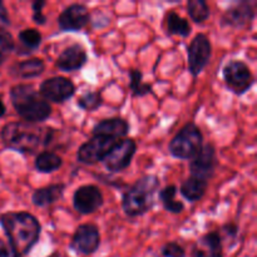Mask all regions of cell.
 <instances>
[{"instance_id": "obj_1", "label": "cell", "mask_w": 257, "mask_h": 257, "mask_svg": "<svg viewBox=\"0 0 257 257\" xmlns=\"http://www.w3.org/2000/svg\"><path fill=\"white\" fill-rule=\"evenodd\" d=\"M0 226L8 243L22 257L28 256L39 242L42 225L33 213L27 211H9L0 215Z\"/></svg>"}, {"instance_id": "obj_2", "label": "cell", "mask_w": 257, "mask_h": 257, "mask_svg": "<svg viewBox=\"0 0 257 257\" xmlns=\"http://www.w3.org/2000/svg\"><path fill=\"white\" fill-rule=\"evenodd\" d=\"M55 131L24 120L9 122L0 130V141L5 148L20 155H34L40 146L47 147Z\"/></svg>"}, {"instance_id": "obj_3", "label": "cell", "mask_w": 257, "mask_h": 257, "mask_svg": "<svg viewBox=\"0 0 257 257\" xmlns=\"http://www.w3.org/2000/svg\"><path fill=\"white\" fill-rule=\"evenodd\" d=\"M9 95L13 108L24 122L38 124L52 115V105L40 97L33 84L19 83L13 85Z\"/></svg>"}, {"instance_id": "obj_4", "label": "cell", "mask_w": 257, "mask_h": 257, "mask_svg": "<svg viewBox=\"0 0 257 257\" xmlns=\"http://www.w3.org/2000/svg\"><path fill=\"white\" fill-rule=\"evenodd\" d=\"M160 190V178L156 175H146L136 181L122 196L123 212L128 217H138L150 212L155 206V197Z\"/></svg>"}, {"instance_id": "obj_5", "label": "cell", "mask_w": 257, "mask_h": 257, "mask_svg": "<svg viewBox=\"0 0 257 257\" xmlns=\"http://www.w3.org/2000/svg\"><path fill=\"white\" fill-rule=\"evenodd\" d=\"M203 135L195 122H188L171 140L168 151L177 160L191 161L202 148Z\"/></svg>"}, {"instance_id": "obj_6", "label": "cell", "mask_w": 257, "mask_h": 257, "mask_svg": "<svg viewBox=\"0 0 257 257\" xmlns=\"http://www.w3.org/2000/svg\"><path fill=\"white\" fill-rule=\"evenodd\" d=\"M223 82L228 90L236 95H242L251 89L255 83V77L250 67L242 60L232 59L223 65Z\"/></svg>"}, {"instance_id": "obj_7", "label": "cell", "mask_w": 257, "mask_h": 257, "mask_svg": "<svg viewBox=\"0 0 257 257\" xmlns=\"http://www.w3.org/2000/svg\"><path fill=\"white\" fill-rule=\"evenodd\" d=\"M137 152V143L132 138H123L114 145L103 160V166L110 173H119L131 166Z\"/></svg>"}, {"instance_id": "obj_8", "label": "cell", "mask_w": 257, "mask_h": 257, "mask_svg": "<svg viewBox=\"0 0 257 257\" xmlns=\"http://www.w3.org/2000/svg\"><path fill=\"white\" fill-rule=\"evenodd\" d=\"M75 84L69 78L57 75L43 80L39 85V94L48 103L63 104L75 94Z\"/></svg>"}, {"instance_id": "obj_9", "label": "cell", "mask_w": 257, "mask_h": 257, "mask_svg": "<svg viewBox=\"0 0 257 257\" xmlns=\"http://www.w3.org/2000/svg\"><path fill=\"white\" fill-rule=\"evenodd\" d=\"M212 55V45L210 39L203 33H198L187 48L188 70L193 77H197L205 70Z\"/></svg>"}, {"instance_id": "obj_10", "label": "cell", "mask_w": 257, "mask_h": 257, "mask_svg": "<svg viewBox=\"0 0 257 257\" xmlns=\"http://www.w3.org/2000/svg\"><path fill=\"white\" fill-rule=\"evenodd\" d=\"M119 140L105 137V136H93L89 141L83 143L77 152V160L83 165H97L103 162L105 156L110 152Z\"/></svg>"}, {"instance_id": "obj_11", "label": "cell", "mask_w": 257, "mask_h": 257, "mask_svg": "<svg viewBox=\"0 0 257 257\" xmlns=\"http://www.w3.org/2000/svg\"><path fill=\"white\" fill-rule=\"evenodd\" d=\"M100 246L99 228L94 223H82L75 228L70 241V248L79 255L89 256Z\"/></svg>"}, {"instance_id": "obj_12", "label": "cell", "mask_w": 257, "mask_h": 257, "mask_svg": "<svg viewBox=\"0 0 257 257\" xmlns=\"http://www.w3.org/2000/svg\"><path fill=\"white\" fill-rule=\"evenodd\" d=\"M217 165L218 160L216 147L212 143H206L202 146L200 152L191 160V177L201 178V180H205L208 182L215 176Z\"/></svg>"}, {"instance_id": "obj_13", "label": "cell", "mask_w": 257, "mask_h": 257, "mask_svg": "<svg viewBox=\"0 0 257 257\" xmlns=\"http://www.w3.org/2000/svg\"><path fill=\"white\" fill-rule=\"evenodd\" d=\"M104 203L102 191L95 185H83L73 193V207L80 215H92Z\"/></svg>"}, {"instance_id": "obj_14", "label": "cell", "mask_w": 257, "mask_h": 257, "mask_svg": "<svg viewBox=\"0 0 257 257\" xmlns=\"http://www.w3.org/2000/svg\"><path fill=\"white\" fill-rule=\"evenodd\" d=\"M90 22V14L84 4L74 3L63 10L58 17V25L62 32H80Z\"/></svg>"}, {"instance_id": "obj_15", "label": "cell", "mask_w": 257, "mask_h": 257, "mask_svg": "<svg viewBox=\"0 0 257 257\" xmlns=\"http://www.w3.org/2000/svg\"><path fill=\"white\" fill-rule=\"evenodd\" d=\"M255 18L256 10L253 3L238 2L225 10L221 18V25L233 29H242L250 25Z\"/></svg>"}, {"instance_id": "obj_16", "label": "cell", "mask_w": 257, "mask_h": 257, "mask_svg": "<svg viewBox=\"0 0 257 257\" xmlns=\"http://www.w3.org/2000/svg\"><path fill=\"white\" fill-rule=\"evenodd\" d=\"M88 62V54L85 48L82 44L69 45L65 48L59 57L57 58L55 67L62 72H75L80 70Z\"/></svg>"}, {"instance_id": "obj_17", "label": "cell", "mask_w": 257, "mask_h": 257, "mask_svg": "<svg viewBox=\"0 0 257 257\" xmlns=\"http://www.w3.org/2000/svg\"><path fill=\"white\" fill-rule=\"evenodd\" d=\"M191 257H223V243L217 230L198 238L191 251Z\"/></svg>"}, {"instance_id": "obj_18", "label": "cell", "mask_w": 257, "mask_h": 257, "mask_svg": "<svg viewBox=\"0 0 257 257\" xmlns=\"http://www.w3.org/2000/svg\"><path fill=\"white\" fill-rule=\"evenodd\" d=\"M131 125L128 120L123 119V118H107V119H102L93 127L92 135L93 136H105V137L114 138V140H119V138L127 137L130 133Z\"/></svg>"}, {"instance_id": "obj_19", "label": "cell", "mask_w": 257, "mask_h": 257, "mask_svg": "<svg viewBox=\"0 0 257 257\" xmlns=\"http://www.w3.org/2000/svg\"><path fill=\"white\" fill-rule=\"evenodd\" d=\"M44 70L45 63L40 58H29V59L15 62L9 68L10 74L19 79H33L43 74Z\"/></svg>"}, {"instance_id": "obj_20", "label": "cell", "mask_w": 257, "mask_h": 257, "mask_svg": "<svg viewBox=\"0 0 257 257\" xmlns=\"http://www.w3.org/2000/svg\"><path fill=\"white\" fill-rule=\"evenodd\" d=\"M65 187H67L65 183H53V185L37 188L32 195L33 205L37 207H48L50 205H54L63 197Z\"/></svg>"}, {"instance_id": "obj_21", "label": "cell", "mask_w": 257, "mask_h": 257, "mask_svg": "<svg viewBox=\"0 0 257 257\" xmlns=\"http://www.w3.org/2000/svg\"><path fill=\"white\" fill-rule=\"evenodd\" d=\"M208 182L196 177H190L183 181L180 187V192L188 202H197L207 192Z\"/></svg>"}, {"instance_id": "obj_22", "label": "cell", "mask_w": 257, "mask_h": 257, "mask_svg": "<svg viewBox=\"0 0 257 257\" xmlns=\"http://www.w3.org/2000/svg\"><path fill=\"white\" fill-rule=\"evenodd\" d=\"M166 20V33L168 35H178V37L187 38L191 34L190 23L186 18H182L175 10H170L165 17Z\"/></svg>"}, {"instance_id": "obj_23", "label": "cell", "mask_w": 257, "mask_h": 257, "mask_svg": "<svg viewBox=\"0 0 257 257\" xmlns=\"http://www.w3.org/2000/svg\"><path fill=\"white\" fill-rule=\"evenodd\" d=\"M62 166V157L52 151H43L38 153L34 161V168L40 173H53L59 170Z\"/></svg>"}, {"instance_id": "obj_24", "label": "cell", "mask_w": 257, "mask_h": 257, "mask_svg": "<svg viewBox=\"0 0 257 257\" xmlns=\"http://www.w3.org/2000/svg\"><path fill=\"white\" fill-rule=\"evenodd\" d=\"M177 186L176 185H168L165 188L160 191L158 197L162 202L163 208L167 212L173 213V215H178L185 210V205L181 201L176 200V195H177Z\"/></svg>"}, {"instance_id": "obj_25", "label": "cell", "mask_w": 257, "mask_h": 257, "mask_svg": "<svg viewBox=\"0 0 257 257\" xmlns=\"http://www.w3.org/2000/svg\"><path fill=\"white\" fill-rule=\"evenodd\" d=\"M18 39H19L23 49L18 54H30L40 47L43 37L39 30L34 29V28H28V29H23L18 34Z\"/></svg>"}, {"instance_id": "obj_26", "label": "cell", "mask_w": 257, "mask_h": 257, "mask_svg": "<svg viewBox=\"0 0 257 257\" xmlns=\"http://www.w3.org/2000/svg\"><path fill=\"white\" fill-rule=\"evenodd\" d=\"M128 75H130V88L133 97L141 98L147 94H152V85L150 83H143V73L140 69H131Z\"/></svg>"}, {"instance_id": "obj_27", "label": "cell", "mask_w": 257, "mask_h": 257, "mask_svg": "<svg viewBox=\"0 0 257 257\" xmlns=\"http://www.w3.org/2000/svg\"><path fill=\"white\" fill-rule=\"evenodd\" d=\"M187 13L196 24H202L210 18L211 10L205 0H188Z\"/></svg>"}, {"instance_id": "obj_28", "label": "cell", "mask_w": 257, "mask_h": 257, "mask_svg": "<svg viewBox=\"0 0 257 257\" xmlns=\"http://www.w3.org/2000/svg\"><path fill=\"white\" fill-rule=\"evenodd\" d=\"M17 45H15L14 37L9 30L5 28H0V67L7 62L13 52H15Z\"/></svg>"}, {"instance_id": "obj_29", "label": "cell", "mask_w": 257, "mask_h": 257, "mask_svg": "<svg viewBox=\"0 0 257 257\" xmlns=\"http://www.w3.org/2000/svg\"><path fill=\"white\" fill-rule=\"evenodd\" d=\"M77 104L80 109L87 112H94L103 104V97L100 92H87L80 95L77 100Z\"/></svg>"}, {"instance_id": "obj_30", "label": "cell", "mask_w": 257, "mask_h": 257, "mask_svg": "<svg viewBox=\"0 0 257 257\" xmlns=\"http://www.w3.org/2000/svg\"><path fill=\"white\" fill-rule=\"evenodd\" d=\"M161 253L163 257H186L185 247L176 241L166 242L161 248Z\"/></svg>"}, {"instance_id": "obj_31", "label": "cell", "mask_w": 257, "mask_h": 257, "mask_svg": "<svg viewBox=\"0 0 257 257\" xmlns=\"http://www.w3.org/2000/svg\"><path fill=\"white\" fill-rule=\"evenodd\" d=\"M47 5L45 0H35L32 4L33 10V22L37 25H44L47 23V17L43 14V8Z\"/></svg>"}, {"instance_id": "obj_32", "label": "cell", "mask_w": 257, "mask_h": 257, "mask_svg": "<svg viewBox=\"0 0 257 257\" xmlns=\"http://www.w3.org/2000/svg\"><path fill=\"white\" fill-rule=\"evenodd\" d=\"M218 232H220L221 240H223L225 237H228L235 242L236 237L238 235V226L236 223H225Z\"/></svg>"}, {"instance_id": "obj_33", "label": "cell", "mask_w": 257, "mask_h": 257, "mask_svg": "<svg viewBox=\"0 0 257 257\" xmlns=\"http://www.w3.org/2000/svg\"><path fill=\"white\" fill-rule=\"evenodd\" d=\"M0 257H22L18 255L14 250L12 248V246L9 243L5 242L4 240L0 238Z\"/></svg>"}, {"instance_id": "obj_34", "label": "cell", "mask_w": 257, "mask_h": 257, "mask_svg": "<svg viewBox=\"0 0 257 257\" xmlns=\"http://www.w3.org/2000/svg\"><path fill=\"white\" fill-rule=\"evenodd\" d=\"M10 25V17L8 13L7 7H5L4 2L0 0V28L9 27Z\"/></svg>"}, {"instance_id": "obj_35", "label": "cell", "mask_w": 257, "mask_h": 257, "mask_svg": "<svg viewBox=\"0 0 257 257\" xmlns=\"http://www.w3.org/2000/svg\"><path fill=\"white\" fill-rule=\"evenodd\" d=\"M5 114H7V105H5V103L3 102V99L0 98V118L4 117Z\"/></svg>"}]
</instances>
